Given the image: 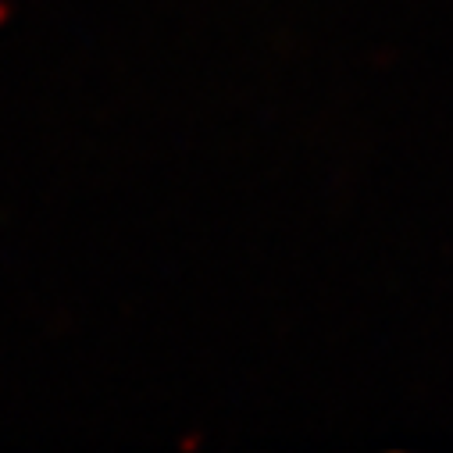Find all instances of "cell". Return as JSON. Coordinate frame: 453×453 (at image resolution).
I'll return each mask as SVG.
<instances>
[]
</instances>
